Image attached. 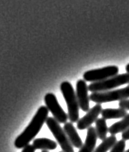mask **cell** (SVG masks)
<instances>
[{"label":"cell","mask_w":129,"mask_h":152,"mask_svg":"<svg viewBox=\"0 0 129 152\" xmlns=\"http://www.w3.org/2000/svg\"><path fill=\"white\" fill-rule=\"evenodd\" d=\"M124 152H129V149H128V150H127V151H124Z\"/></svg>","instance_id":"603a6c76"},{"label":"cell","mask_w":129,"mask_h":152,"mask_svg":"<svg viewBox=\"0 0 129 152\" xmlns=\"http://www.w3.org/2000/svg\"><path fill=\"white\" fill-rule=\"evenodd\" d=\"M126 147V141L122 139L121 140L117 141V143L110 150V152H124Z\"/></svg>","instance_id":"e0dca14e"},{"label":"cell","mask_w":129,"mask_h":152,"mask_svg":"<svg viewBox=\"0 0 129 152\" xmlns=\"http://www.w3.org/2000/svg\"><path fill=\"white\" fill-rule=\"evenodd\" d=\"M97 138L98 136H97L95 128L92 126L88 128L85 144H83L82 147L78 152H93L96 146Z\"/></svg>","instance_id":"8fae6325"},{"label":"cell","mask_w":129,"mask_h":152,"mask_svg":"<svg viewBox=\"0 0 129 152\" xmlns=\"http://www.w3.org/2000/svg\"><path fill=\"white\" fill-rule=\"evenodd\" d=\"M129 84V73H123V74H117L113 77H110L105 81L102 82H93L91 83L88 88L92 93L93 92H103L112 91L115 87Z\"/></svg>","instance_id":"3957f363"},{"label":"cell","mask_w":129,"mask_h":152,"mask_svg":"<svg viewBox=\"0 0 129 152\" xmlns=\"http://www.w3.org/2000/svg\"><path fill=\"white\" fill-rule=\"evenodd\" d=\"M119 72V68L117 66H109L99 68V69H93L85 72L83 75V78L85 82H98L105 81L114 76H117Z\"/></svg>","instance_id":"8992f818"},{"label":"cell","mask_w":129,"mask_h":152,"mask_svg":"<svg viewBox=\"0 0 129 152\" xmlns=\"http://www.w3.org/2000/svg\"><path fill=\"white\" fill-rule=\"evenodd\" d=\"M59 152H63V151H59Z\"/></svg>","instance_id":"cb8c5ba5"},{"label":"cell","mask_w":129,"mask_h":152,"mask_svg":"<svg viewBox=\"0 0 129 152\" xmlns=\"http://www.w3.org/2000/svg\"><path fill=\"white\" fill-rule=\"evenodd\" d=\"M126 71H127V72H128V73H129V63L127 65V66H126Z\"/></svg>","instance_id":"44dd1931"},{"label":"cell","mask_w":129,"mask_h":152,"mask_svg":"<svg viewBox=\"0 0 129 152\" xmlns=\"http://www.w3.org/2000/svg\"><path fill=\"white\" fill-rule=\"evenodd\" d=\"M117 143V138L115 136H110L104 140L93 152H107L113 148V146Z\"/></svg>","instance_id":"2e32d148"},{"label":"cell","mask_w":129,"mask_h":152,"mask_svg":"<svg viewBox=\"0 0 129 152\" xmlns=\"http://www.w3.org/2000/svg\"><path fill=\"white\" fill-rule=\"evenodd\" d=\"M41 152H49V151H42Z\"/></svg>","instance_id":"7402d4cb"},{"label":"cell","mask_w":129,"mask_h":152,"mask_svg":"<svg viewBox=\"0 0 129 152\" xmlns=\"http://www.w3.org/2000/svg\"><path fill=\"white\" fill-rule=\"evenodd\" d=\"M49 110L46 107H40L37 110L35 115L31 121V122L26 127L23 132L17 137L14 142V145L17 148L23 149L25 146L29 145L30 141L39 133L43 124L48 118Z\"/></svg>","instance_id":"6da1fadb"},{"label":"cell","mask_w":129,"mask_h":152,"mask_svg":"<svg viewBox=\"0 0 129 152\" xmlns=\"http://www.w3.org/2000/svg\"><path fill=\"white\" fill-rule=\"evenodd\" d=\"M103 110V107L101 104H96L89 111L85 114V116L79 120L77 121V128L79 130H85L91 126V125L96 121L98 116L101 114V111Z\"/></svg>","instance_id":"9c48e42d"},{"label":"cell","mask_w":129,"mask_h":152,"mask_svg":"<svg viewBox=\"0 0 129 152\" xmlns=\"http://www.w3.org/2000/svg\"><path fill=\"white\" fill-rule=\"evenodd\" d=\"M129 98V84L124 88L108 91L103 92H93L89 96L90 101L97 104L112 102L115 101H123Z\"/></svg>","instance_id":"277c9868"},{"label":"cell","mask_w":129,"mask_h":152,"mask_svg":"<svg viewBox=\"0 0 129 152\" xmlns=\"http://www.w3.org/2000/svg\"><path fill=\"white\" fill-rule=\"evenodd\" d=\"M118 107L123 110H129V99H126L123 101H121L118 103Z\"/></svg>","instance_id":"ac0fdd59"},{"label":"cell","mask_w":129,"mask_h":152,"mask_svg":"<svg viewBox=\"0 0 129 152\" xmlns=\"http://www.w3.org/2000/svg\"><path fill=\"white\" fill-rule=\"evenodd\" d=\"M122 140H129V129L128 130H127L126 132H122Z\"/></svg>","instance_id":"ffe728a7"},{"label":"cell","mask_w":129,"mask_h":152,"mask_svg":"<svg viewBox=\"0 0 129 152\" xmlns=\"http://www.w3.org/2000/svg\"><path fill=\"white\" fill-rule=\"evenodd\" d=\"M46 124L56 138L58 144L60 145L63 152H75L73 145L66 136L64 129H62L57 120L54 117H48L46 121Z\"/></svg>","instance_id":"5b68a950"},{"label":"cell","mask_w":129,"mask_h":152,"mask_svg":"<svg viewBox=\"0 0 129 152\" xmlns=\"http://www.w3.org/2000/svg\"><path fill=\"white\" fill-rule=\"evenodd\" d=\"M63 129H64L68 139L70 141V143L73 145V147L80 149L82 147V145H83V141H82L81 138L79 136L78 132H76V129L74 126L73 123L66 122L64 125Z\"/></svg>","instance_id":"30bf717a"},{"label":"cell","mask_w":129,"mask_h":152,"mask_svg":"<svg viewBox=\"0 0 129 152\" xmlns=\"http://www.w3.org/2000/svg\"><path fill=\"white\" fill-rule=\"evenodd\" d=\"M45 103L46 107L51 112L54 118L59 123L65 124L69 120L68 115L64 112L61 105L58 102L57 96L53 93H47L45 96Z\"/></svg>","instance_id":"52a82bcc"},{"label":"cell","mask_w":129,"mask_h":152,"mask_svg":"<svg viewBox=\"0 0 129 152\" xmlns=\"http://www.w3.org/2000/svg\"><path fill=\"white\" fill-rule=\"evenodd\" d=\"M95 131L97 136L101 140H105L107 138V134L109 132V128L107 126L106 120L102 118H98L95 121Z\"/></svg>","instance_id":"9a60e30c"},{"label":"cell","mask_w":129,"mask_h":152,"mask_svg":"<svg viewBox=\"0 0 129 152\" xmlns=\"http://www.w3.org/2000/svg\"><path fill=\"white\" fill-rule=\"evenodd\" d=\"M61 91L68 108V117L71 123L77 122L80 120L79 109L80 106L77 101L76 93L72 85L69 82H63L61 84Z\"/></svg>","instance_id":"7a4b0ae2"},{"label":"cell","mask_w":129,"mask_h":152,"mask_svg":"<svg viewBox=\"0 0 129 152\" xmlns=\"http://www.w3.org/2000/svg\"><path fill=\"white\" fill-rule=\"evenodd\" d=\"M129 129V114L125 115L123 118H122L121 121H117L116 123L113 124L109 128V134L111 136H115L118 133H122Z\"/></svg>","instance_id":"4fadbf2b"},{"label":"cell","mask_w":129,"mask_h":152,"mask_svg":"<svg viewBox=\"0 0 129 152\" xmlns=\"http://www.w3.org/2000/svg\"><path fill=\"white\" fill-rule=\"evenodd\" d=\"M35 150H42V151H52L57 148V145L56 141L48 139V138H37L33 140L32 143Z\"/></svg>","instance_id":"7c38bea8"},{"label":"cell","mask_w":129,"mask_h":152,"mask_svg":"<svg viewBox=\"0 0 129 152\" xmlns=\"http://www.w3.org/2000/svg\"><path fill=\"white\" fill-rule=\"evenodd\" d=\"M22 152H35V148L33 147L32 145H28L22 149Z\"/></svg>","instance_id":"d6986e66"},{"label":"cell","mask_w":129,"mask_h":152,"mask_svg":"<svg viewBox=\"0 0 129 152\" xmlns=\"http://www.w3.org/2000/svg\"><path fill=\"white\" fill-rule=\"evenodd\" d=\"M128 114L126 110L117 108V109H113V108H106L103 109L101 111L102 117L105 120L109 119H118V118H123L125 115Z\"/></svg>","instance_id":"5bb4252c"},{"label":"cell","mask_w":129,"mask_h":152,"mask_svg":"<svg viewBox=\"0 0 129 152\" xmlns=\"http://www.w3.org/2000/svg\"><path fill=\"white\" fill-rule=\"evenodd\" d=\"M89 88L85 80H78L76 82V97L80 108L83 111H89Z\"/></svg>","instance_id":"ba28073f"}]
</instances>
